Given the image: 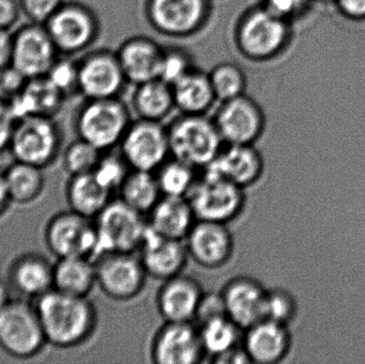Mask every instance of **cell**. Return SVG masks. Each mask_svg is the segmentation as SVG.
<instances>
[{
  "label": "cell",
  "mask_w": 365,
  "mask_h": 364,
  "mask_svg": "<svg viewBox=\"0 0 365 364\" xmlns=\"http://www.w3.org/2000/svg\"><path fill=\"white\" fill-rule=\"evenodd\" d=\"M36 308L47 343L57 348L81 345L98 327V312L88 297L74 296L53 288L36 299Z\"/></svg>",
  "instance_id": "6da1fadb"
},
{
  "label": "cell",
  "mask_w": 365,
  "mask_h": 364,
  "mask_svg": "<svg viewBox=\"0 0 365 364\" xmlns=\"http://www.w3.org/2000/svg\"><path fill=\"white\" fill-rule=\"evenodd\" d=\"M93 220L98 239L96 260L109 252L138 251L149 228L145 216L121 199H113Z\"/></svg>",
  "instance_id": "7a4b0ae2"
},
{
  "label": "cell",
  "mask_w": 365,
  "mask_h": 364,
  "mask_svg": "<svg viewBox=\"0 0 365 364\" xmlns=\"http://www.w3.org/2000/svg\"><path fill=\"white\" fill-rule=\"evenodd\" d=\"M171 157L204 169L225 147L215 122L201 115H186L168 128Z\"/></svg>",
  "instance_id": "3957f363"
},
{
  "label": "cell",
  "mask_w": 365,
  "mask_h": 364,
  "mask_svg": "<svg viewBox=\"0 0 365 364\" xmlns=\"http://www.w3.org/2000/svg\"><path fill=\"white\" fill-rule=\"evenodd\" d=\"M245 190L221 177L203 172L187 199L197 220L229 224L237 220L246 209Z\"/></svg>",
  "instance_id": "277c9868"
},
{
  "label": "cell",
  "mask_w": 365,
  "mask_h": 364,
  "mask_svg": "<svg viewBox=\"0 0 365 364\" xmlns=\"http://www.w3.org/2000/svg\"><path fill=\"white\" fill-rule=\"evenodd\" d=\"M47 343L36 306L11 301L0 311V346L11 356L30 358Z\"/></svg>",
  "instance_id": "5b68a950"
},
{
  "label": "cell",
  "mask_w": 365,
  "mask_h": 364,
  "mask_svg": "<svg viewBox=\"0 0 365 364\" xmlns=\"http://www.w3.org/2000/svg\"><path fill=\"white\" fill-rule=\"evenodd\" d=\"M130 125L125 107L113 98L90 100L81 108L76 121L79 138L103 152L120 145Z\"/></svg>",
  "instance_id": "8992f818"
},
{
  "label": "cell",
  "mask_w": 365,
  "mask_h": 364,
  "mask_svg": "<svg viewBox=\"0 0 365 364\" xmlns=\"http://www.w3.org/2000/svg\"><path fill=\"white\" fill-rule=\"evenodd\" d=\"M61 147V134L51 117L30 115L17 120L9 150L16 162L44 168Z\"/></svg>",
  "instance_id": "52a82bcc"
},
{
  "label": "cell",
  "mask_w": 365,
  "mask_h": 364,
  "mask_svg": "<svg viewBox=\"0 0 365 364\" xmlns=\"http://www.w3.org/2000/svg\"><path fill=\"white\" fill-rule=\"evenodd\" d=\"M94 262L98 286L113 301H133L147 286L149 276L137 252H109Z\"/></svg>",
  "instance_id": "ba28073f"
},
{
  "label": "cell",
  "mask_w": 365,
  "mask_h": 364,
  "mask_svg": "<svg viewBox=\"0 0 365 364\" xmlns=\"http://www.w3.org/2000/svg\"><path fill=\"white\" fill-rule=\"evenodd\" d=\"M120 153L130 169L155 172L171 157L168 130L152 120L130 124L120 142Z\"/></svg>",
  "instance_id": "9c48e42d"
},
{
  "label": "cell",
  "mask_w": 365,
  "mask_h": 364,
  "mask_svg": "<svg viewBox=\"0 0 365 364\" xmlns=\"http://www.w3.org/2000/svg\"><path fill=\"white\" fill-rule=\"evenodd\" d=\"M45 239L58 259L85 256L96 260L98 239L94 220L72 209L58 214L49 222Z\"/></svg>",
  "instance_id": "30bf717a"
},
{
  "label": "cell",
  "mask_w": 365,
  "mask_h": 364,
  "mask_svg": "<svg viewBox=\"0 0 365 364\" xmlns=\"http://www.w3.org/2000/svg\"><path fill=\"white\" fill-rule=\"evenodd\" d=\"M59 55L44 25L29 21L13 32L11 66L28 79L46 76Z\"/></svg>",
  "instance_id": "8fae6325"
},
{
  "label": "cell",
  "mask_w": 365,
  "mask_h": 364,
  "mask_svg": "<svg viewBox=\"0 0 365 364\" xmlns=\"http://www.w3.org/2000/svg\"><path fill=\"white\" fill-rule=\"evenodd\" d=\"M152 363L197 364L206 354L195 323L165 322L156 331L150 348Z\"/></svg>",
  "instance_id": "7c38bea8"
},
{
  "label": "cell",
  "mask_w": 365,
  "mask_h": 364,
  "mask_svg": "<svg viewBox=\"0 0 365 364\" xmlns=\"http://www.w3.org/2000/svg\"><path fill=\"white\" fill-rule=\"evenodd\" d=\"M229 224L197 220L185 239L189 259L205 269H221L233 258L235 241Z\"/></svg>",
  "instance_id": "4fadbf2b"
},
{
  "label": "cell",
  "mask_w": 365,
  "mask_h": 364,
  "mask_svg": "<svg viewBox=\"0 0 365 364\" xmlns=\"http://www.w3.org/2000/svg\"><path fill=\"white\" fill-rule=\"evenodd\" d=\"M266 294L259 280L246 275L227 280L220 291L225 314L242 331L263 320Z\"/></svg>",
  "instance_id": "5bb4252c"
},
{
  "label": "cell",
  "mask_w": 365,
  "mask_h": 364,
  "mask_svg": "<svg viewBox=\"0 0 365 364\" xmlns=\"http://www.w3.org/2000/svg\"><path fill=\"white\" fill-rule=\"evenodd\" d=\"M264 171L263 155L255 145H227L203 172L247 189L261 181Z\"/></svg>",
  "instance_id": "9a60e30c"
},
{
  "label": "cell",
  "mask_w": 365,
  "mask_h": 364,
  "mask_svg": "<svg viewBox=\"0 0 365 364\" xmlns=\"http://www.w3.org/2000/svg\"><path fill=\"white\" fill-rule=\"evenodd\" d=\"M214 122L225 145H255L265 126L259 107L242 95L225 100Z\"/></svg>",
  "instance_id": "2e32d148"
},
{
  "label": "cell",
  "mask_w": 365,
  "mask_h": 364,
  "mask_svg": "<svg viewBox=\"0 0 365 364\" xmlns=\"http://www.w3.org/2000/svg\"><path fill=\"white\" fill-rule=\"evenodd\" d=\"M44 26L59 53L66 55L86 48L94 38L96 29L91 13L81 4L72 2H64Z\"/></svg>",
  "instance_id": "e0dca14e"
},
{
  "label": "cell",
  "mask_w": 365,
  "mask_h": 364,
  "mask_svg": "<svg viewBox=\"0 0 365 364\" xmlns=\"http://www.w3.org/2000/svg\"><path fill=\"white\" fill-rule=\"evenodd\" d=\"M204 294L195 278L180 274L163 281L156 294V308L164 322L195 323Z\"/></svg>",
  "instance_id": "ac0fdd59"
},
{
  "label": "cell",
  "mask_w": 365,
  "mask_h": 364,
  "mask_svg": "<svg viewBox=\"0 0 365 364\" xmlns=\"http://www.w3.org/2000/svg\"><path fill=\"white\" fill-rule=\"evenodd\" d=\"M137 254L149 278L162 282L182 274L189 260L185 241L162 236L150 228Z\"/></svg>",
  "instance_id": "d6986e66"
},
{
  "label": "cell",
  "mask_w": 365,
  "mask_h": 364,
  "mask_svg": "<svg viewBox=\"0 0 365 364\" xmlns=\"http://www.w3.org/2000/svg\"><path fill=\"white\" fill-rule=\"evenodd\" d=\"M287 38L285 19L272 14L267 9L250 13L242 21L238 32L240 47L253 58L274 55L284 44Z\"/></svg>",
  "instance_id": "ffe728a7"
},
{
  "label": "cell",
  "mask_w": 365,
  "mask_h": 364,
  "mask_svg": "<svg viewBox=\"0 0 365 364\" xmlns=\"http://www.w3.org/2000/svg\"><path fill=\"white\" fill-rule=\"evenodd\" d=\"M291 342L287 325L263 318L245 329L242 348L250 363L277 364L289 354Z\"/></svg>",
  "instance_id": "44dd1931"
},
{
  "label": "cell",
  "mask_w": 365,
  "mask_h": 364,
  "mask_svg": "<svg viewBox=\"0 0 365 364\" xmlns=\"http://www.w3.org/2000/svg\"><path fill=\"white\" fill-rule=\"evenodd\" d=\"M119 60L108 53H94L78 64L79 91L89 100L113 98L124 79Z\"/></svg>",
  "instance_id": "7402d4cb"
},
{
  "label": "cell",
  "mask_w": 365,
  "mask_h": 364,
  "mask_svg": "<svg viewBox=\"0 0 365 364\" xmlns=\"http://www.w3.org/2000/svg\"><path fill=\"white\" fill-rule=\"evenodd\" d=\"M147 220L149 228L158 234L185 241L197 219L188 199L163 196Z\"/></svg>",
  "instance_id": "603a6c76"
},
{
  "label": "cell",
  "mask_w": 365,
  "mask_h": 364,
  "mask_svg": "<svg viewBox=\"0 0 365 364\" xmlns=\"http://www.w3.org/2000/svg\"><path fill=\"white\" fill-rule=\"evenodd\" d=\"M66 96L46 76L28 79L19 94L6 100L16 120L30 115L51 117L56 115Z\"/></svg>",
  "instance_id": "cb8c5ba5"
},
{
  "label": "cell",
  "mask_w": 365,
  "mask_h": 364,
  "mask_svg": "<svg viewBox=\"0 0 365 364\" xmlns=\"http://www.w3.org/2000/svg\"><path fill=\"white\" fill-rule=\"evenodd\" d=\"M205 13V0H152L150 14L156 27L167 33L195 29Z\"/></svg>",
  "instance_id": "d4e9b609"
},
{
  "label": "cell",
  "mask_w": 365,
  "mask_h": 364,
  "mask_svg": "<svg viewBox=\"0 0 365 364\" xmlns=\"http://www.w3.org/2000/svg\"><path fill=\"white\" fill-rule=\"evenodd\" d=\"M164 53L155 43L148 40H133L120 51V66L125 77L135 83H143L160 77Z\"/></svg>",
  "instance_id": "484cf974"
},
{
  "label": "cell",
  "mask_w": 365,
  "mask_h": 364,
  "mask_svg": "<svg viewBox=\"0 0 365 364\" xmlns=\"http://www.w3.org/2000/svg\"><path fill=\"white\" fill-rule=\"evenodd\" d=\"M98 286L96 262L85 256L58 259L53 265V288L74 296L88 297Z\"/></svg>",
  "instance_id": "4316f807"
},
{
  "label": "cell",
  "mask_w": 365,
  "mask_h": 364,
  "mask_svg": "<svg viewBox=\"0 0 365 364\" xmlns=\"http://www.w3.org/2000/svg\"><path fill=\"white\" fill-rule=\"evenodd\" d=\"M113 194L98 181L93 172L73 175L66 188L71 209L91 219L113 200Z\"/></svg>",
  "instance_id": "83f0119b"
},
{
  "label": "cell",
  "mask_w": 365,
  "mask_h": 364,
  "mask_svg": "<svg viewBox=\"0 0 365 364\" xmlns=\"http://www.w3.org/2000/svg\"><path fill=\"white\" fill-rule=\"evenodd\" d=\"M11 280L21 295L38 299L53 288V266L43 256L29 254L15 263Z\"/></svg>",
  "instance_id": "f1b7e54d"
},
{
  "label": "cell",
  "mask_w": 365,
  "mask_h": 364,
  "mask_svg": "<svg viewBox=\"0 0 365 364\" xmlns=\"http://www.w3.org/2000/svg\"><path fill=\"white\" fill-rule=\"evenodd\" d=\"M197 327L206 359L210 361L242 345L244 331L227 316L204 321Z\"/></svg>",
  "instance_id": "f546056e"
},
{
  "label": "cell",
  "mask_w": 365,
  "mask_h": 364,
  "mask_svg": "<svg viewBox=\"0 0 365 364\" xmlns=\"http://www.w3.org/2000/svg\"><path fill=\"white\" fill-rule=\"evenodd\" d=\"M118 192L119 199L145 216L163 197L155 172L134 169L130 171Z\"/></svg>",
  "instance_id": "4dcf8cb0"
},
{
  "label": "cell",
  "mask_w": 365,
  "mask_h": 364,
  "mask_svg": "<svg viewBox=\"0 0 365 364\" xmlns=\"http://www.w3.org/2000/svg\"><path fill=\"white\" fill-rule=\"evenodd\" d=\"M175 104L187 115H201L214 100L210 77L189 71L173 85Z\"/></svg>",
  "instance_id": "1f68e13d"
},
{
  "label": "cell",
  "mask_w": 365,
  "mask_h": 364,
  "mask_svg": "<svg viewBox=\"0 0 365 364\" xmlns=\"http://www.w3.org/2000/svg\"><path fill=\"white\" fill-rule=\"evenodd\" d=\"M42 169L26 162H15L8 170L4 171L11 202L26 204L40 196L44 187Z\"/></svg>",
  "instance_id": "d6a6232c"
},
{
  "label": "cell",
  "mask_w": 365,
  "mask_h": 364,
  "mask_svg": "<svg viewBox=\"0 0 365 364\" xmlns=\"http://www.w3.org/2000/svg\"><path fill=\"white\" fill-rule=\"evenodd\" d=\"M175 104L170 85L160 79L141 83L135 100V106L141 119L158 121L168 115Z\"/></svg>",
  "instance_id": "836d02e7"
},
{
  "label": "cell",
  "mask_w": 365,
  "mask_h": 364,
  "mask_svg": "<svg viewBox=\"0 0 365 364\" xmlns=\"http://www.w3.org/2000/svg\"><path fill=\"white\" fill-rule=\"evenodd\" d=\"M197 171L182 160L169 158L155 171L163 196L187 198L199 179Z\"/></svg>",
  "instance_id": "e575fe53"
},
{
  "label": "cell",
  "mask_w": 365,
  "mask_h": 364,
  "mask_svg": "<svg viewBox=\"0 0 365 364\" xmlns=\"http://www.w3.org/2000/svg\"><path fill=\"white\" fill-rule=\"evenodd\" d=\"M103 154L104 152L79 138L66 147L63 156L64 167L71 177L91 173L98 167Z\"/></svg>",
  "instance_id": "d590c367"
},
{
  "label": "cell",
  "mask_w": 365,
  "mask_h": 364,
  "mask_svg": "<svg viewBox=\"0 0 365 364\" xmlns=\"http://www.w3.org/2000/svg\"><path fill=\"white\" fill-rule=\"evenodd\" d=\"M208 77L215 96L222 100L238 98L245 87L244 75L233 64H221L217 66Z\"/></svg>",
  "instance_id": "8d00e7d4"
},
{
  "label": "cell",
  "mask_w": 365,
  "mask_h": 364,
  "mask_svg": "<svg viewBox=\"0 0 365 364\" xmlns=\"http://www.w3.org/2000/svg\"><path fill=\"white\" fill-rule=\"evenodd\" d=\"M132 170L121 153L104 152L96 170L93 171L98 181L111 192H118L125 177Z\"/></svg>",
  "instance_id": "74e56055"
},
{
  "label": "cell",
  "mask_w": 365,
  "mask_h": 364,
  "mask_svg": "<svg viewBox=\"0 0 365 364\" xmlns=\"http://www.w3.org/2000/svg\"><path fill=\"white\" fill-rule=\"evenodd\" d=\"M296 314V303L293 296L282 288L267 290L264 318L283 325H289Z\"/></svg>",
  "instance_id": "f35d334b"
},
{
  "label": "cell",
  "mask_w": 365,
  "mask_h": 364,
  "mask_svg": "<svg viewBox=\"0 0 365 364\" xmlns=\"http://www.w3.org/2000/svg\"><path fill=\"white\" fill-rule=\"evenodd\" d=\"M46 77L64 96L79 90L78 64L68 58L58 57Z\"/></svg>",
  "instance_id": "ab89813d"
},
{
  "label": "cell",
  "mask_w": 365,
  "mask_h": 364,
  "mask_svg": "<svg viewBox=\"0 0 365 364\" xmlns=\"http://www.w3.org/2000/svg\"><path fill=\"white\" fill-rule=\"evenodd\" d=\"M64 0H19L21 13L30 23L45 25L63 6Z\"/></svg>",
  "instance_id": "60d3db41"
},
{
  "label": "cell",
  "mask_w": 365,
  "mask_h": 364,
  "mask_svg": "<svg viewBox=\"0 0 365 364\" xmlns=\"http://www.w3.org/2000/svg\"><path fill=\"white\" fill-rule=\"evenodd\" d=\"M190 70H189L188 61L184 55L175 51L164 53L158 79L173 87Z\"/></svg>",
  "instance_id": "b9f144b4"
},
{
  "label": "cell",
  "mask_w": 365,
  "mask_h": 364,
  "mask_svg": "<svg viewBox=\"0 0 365 364\" xmlns=\"http://www.w3.org/2000/svg\"><path fill=\"white\" fill-rule=\"evenodd\" d=\"M27 77L24 76L14 66H9L0 70V98L11 100L19 94L27 83Z\"/></svg>",
  "instance_id": "7bdbcfd3"
},
{
  "label": "cell",
  "mask_w": 365,
  "mask_h": 364,
  "mask_svg": "<svg viewBox=\"0 0 365 364\" xmlns=\"http://www.w3.org/2000/svg\"><path fill=\"white\" fill-rule=\"evenodd\" d=\"M310 0H266L265 9L280 19L295 16L304 10Z\"/></svg>",
  "instance_id": "ee69618b"
},
{
  "label": "cell",
  "mask_w": 365,
  "mask_h": 364,
  "mask_svg": "<svg viewBox=\"0 0 365 364\" xmlns=\"http://www.w3.org/2000/svg\"><path fill=\"white\" fill-rule=\"evenodd\" d=\"M16 122L9 103L0 98V153L9 149Z\"/></svg>",
  "instance_id": "f6af8a7d"
},
{
  "label": "cell",
  "mask_w": 365,
  "mask_h": 364,
  "mask_svg": "<svg viewBox=\"0 0 365 364\" xmlns=\"http://www.w3.org/2000/svg\"><path fill=\"white\" fill-rule=\"evenodd\" d=\"M19 0H0V29L12 30L21 17Z\"/></svg>",
  "instance_id": "bcb514c9"
},
{
  "label": "cell",
  "mask_w": 365,
  "mask_h": 364,
  "mask_svg": "<svg viewBox=\"0 0 365 364\" xmlns=\"http://www.w3.org/2000/svg\"><path fill=\"white\" fill-rule=\"evenodd\" d=\"M341 13L351 19H365V0H336Z\"/></svg>",
  "instance_id": "7dc6e473"
},
{
  "label": "cell",
  "mask_w": 365,
  "mask_h": 364,
  "mask_svg": "<svg viewBox=\"0 0 365 364\" xmlns=\"http://www.w3.org/2000/svg\"><path fill=\"white\" fill-rule=\"evenodd\" d=\"M13 32L0 29V70L10 66L12 59Z\"/></svg>",
  "instance_id": "c3c4849f"
},
{
  "label": "cell",
  "mask_w": 365,
  "mask_h": 364,
  "mask_svg": "<svg viewBox=\"0 0 365 364\" xmlns=\"http://www.w3.org/2000/svg\"><path fill=\"white\" fill-rule=\"evenodd\" d=\"M210 363L223 364L250 363H249L246 353L242 350V345L234 348V350H229V352L225 353V354L220 355V356L217 357V358L212 359Z\"/></svg>",
  "instance_id": "681fc988"
},
{
  "label": "cell",
  "mask_w": 365,
  "mask_h": 364,
  "mask_svg": "<svg viewBox=\"0 0 365 364\" xmlns=\"http://www.w3.org/2000/svg\"><path fill=\"white\" fill-rule=\"evenodd\" d=\"M9 202H11L9 197L8 189H6V179H4V172L0 171V215H2Z\"/></svg>",
  "instance_id": "f907efd6"
},
{
  "label": "cell",
  "mask_w": 365,
  "mask_h": 364,
  "mask_svg": "<svg viewBox=\"0 0 365 364\" xmlns=\"http://www.w3.org/2000/svg\"><path fill=\"white\" fill-rule=\"evenodd\" d=\"M10 294H9L8 286L4 281L0 280V311L10 303Z\"/></svg>",
  "instance_id": "816d5d0a"
}]
</instances>
